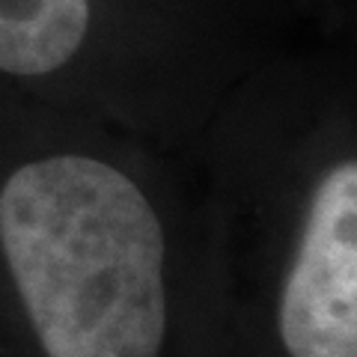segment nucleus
<instances>
[{"instance_id":"nucleus-1","label":"nucleus","mask_w":357,"mask_h":357,"mask_svg":"<svg viewBox=\"0 0 357 357\" xmlns=\"http://www.w3.org/2000/svg\"><path fill=\"white\" fill-rule=\"evenodd\" d=\"M57 119L0 182V357H218V236L194 155Z\"/></svg>"},{"instance_id":"nucleus-2","label":"nucleus","mask_w":357,"mask_h":357,"mask_svg":"<svg viewBox=\"0 0 357 357\" xmlns=\"http://www.w3.org/2000/svg\"><path fill=\"white\" fill-rule=\"evenodd\" d=\"M191 155L218 236V357H357V18H312Z\"/></svg>"},{"instance_id":"nucleus-3","label":"nucleus","mask_w":357,"mask_h":357,"mask_svg":"<svg viewBox=\"0 0 357 357\" xmlns=\"http://www.w3.org/2000/svg\"><path fill=\"white\" fill-rule=\"evenodd\" d=\"M310 9L321 18H357V0H310Z\"/></svg>"}]
</instances>
